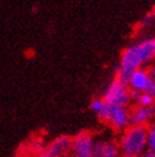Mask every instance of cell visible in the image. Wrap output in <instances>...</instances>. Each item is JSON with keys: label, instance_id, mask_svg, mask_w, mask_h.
Instances as JSON below:
<instances>
[{"label": "cell", "instance_id": "cell-15", "mask_svg": "<svg viewBox=\"0 0 155 157\" xmlns=\"http://www.w3.org/2000/svg\"><path fill=\"white\" fill-rule=\"evenodd\" d=\"M144 92L149 93L150 96H153L155 98V81L153 79V78H150V81H149V83H148V86H146Z\"/></svg>", "mask_w": 155, "mask_h": 157}, {"label": "cell", "instance_id": "cell-10", "mask_svg": "<svg viewBox=\"0 0 155 157\" xmlns=\"http://www.w3.org/2000/svg\"><path fill=\"white\" fill-rule=\"evenodd\" d=\"M150 72L145 70L142 68H139L136 69L135 72L131 75V79H130V84L128 87L134 91H140V92H144L146 86H148L149 81H150Z\"/></svg>", "mask_w": 155, "mask_h": 157}, {"label": "cell", "instance_id": "cell-13", "mask_svg": "<svg viewBox=\"0 0 155 157\" xmlns=\"http://www.w3.org/2000/svg\"><path fill=\"white\" fill-rule=\"evenodd\" d=\"M148 148L155 150V123L148 128Z\"/></svg>", "mask_w": 155, "mask_h": 157}, {"label": "cell", "instance_id": "cell-1", "mask_svg": "<svg viewBox=\"0 0 155 157\" xmlns=\"http://www.w3.org/2000/svg\"><path fill=\"white\" fill-rule=\"evenodd\" d=\"M118 146L123 156L140 157L148 147V128L142 125H130L123 130Z\"/></svg>", "mask_w": 155, "mask_h": 157}, {"label": "cell", "instance_id": "cell-17", "mask_svg": "<svg viewBox=\"0 0 155 157\" xmlns=\"http://www.w3.org/2000/svg\"><path fill=\"white\" fill-rule=\"evenodd\" d=\"M151 19H153V14H146L141 22H142V25H149V23L151 22Z\"/></svg>", "mask_w": 155, "mask_h": 157}, {"label": "cell", "instance_id": "cell-9", "mask_svg": "<svg viewBox=\"0 0 155 157\" xmlns=\"http://www.w3.org/2000/svg\"><path fill=\"white\" fill-rule=\"evenodd\" d=\"M136 48L142 65L150 64L153 60H155V38H146L140 44H137Z\"/></svg>", "mask_w": 155, "mask_h": 157}, {"label": "cell", "instance_id": "cell-5", "mask_svg": "<svg viewBox=\"0 0 155 157\" xmlns=\"http://www.w3.org/2000/svg\"><path fill=\"white\" fill-rule=\"evenodd\" d=\"M73 138L69 136H61L53 139L47 146L43 147L40 156L41 157H63L71 152Z\"/></svg>", "mask_w": 155, "mask_h": 157}, {"label": "cell", "instance_id": "cell-7", "mask_svg": "<svg viewBox=\"0 0 155 157\" xmlns=\"http://www.w3.org/2000/svg\"><path fill=\"white\" fill-rule=\"evenodd\" d=\"M154 117H155V104L151 106L137 105L135 109H132V111H130V124L146 127Z\"/></svg>", "mask_w": 155, "mask_h": 157}, {"label": "cell", "instance_id": "cell-14", "mask_svg": "<svg viewBox=\"0 0 155 157\" xmlns=\"http://www.w3.org/2000/svg\"><path fill=\"white\" fill-rule=\"evenodd\" d=\"M103 104H104V100H103V98H93V101L90 102L92 111L96 113V114H98V111H99L100 109H102Z\"/></svg>", "mask_w": 155, "mask_h": 157}, {"label": "cell", "instance_id": "cell-16", "mask_svg": "<svg viewBox=\"0 0 155 157\" xmlns=\"http://www.w3.org/2000/svg\"><path fill=\"white\" fill-rule=\"evenodd\" d=\"M140 157H155V150H151V148H148L142 152V155Z\"/></svg>", "mask_w": 155, "mask_h": 157}, {"label": "cell", "instance_id": "cell-3", "mask_svg": "<svg viewBox=\"0 0 155 157\" xmlns=\"http://www.w3.org/2000/svg\"><path fill=\"white\" fill-rule=\"evenodd\" d=\"M103 100L106 102L111 105H117V106H128L131 102L130 97V90L127 86L122 84L117 79L112 81L110 86L107 87Z\"/></svg>", "mask_w": 155, "mask_h": 157}, {"label": "cell", "instance_id": "cell-18", "mask_svg": "<svg viewBox=\"0 0 155 157\" xmlns=\"http://www.w3.org/2000/svg\"><path fill=\"white\" fill-rule=\"evenodd\" d=\"M150 75H151V78L155 81V65L153 67V69H151V72H150Z\"/></svg>", "mask_w": 155, "mask_h": 157}, {"label": "cell", "instance_id": "cell-4", "mask_svg": "<svg viewBox=\"0 0 155 157\" xmlns=\"http://www.w3.org/2000/svg\"><path fill=\"white\" fill-rule=\"evenodd\" d=\"M96 139L89 132H81L73 138L71 155L74 157H92Z\"/></svg>", "mask_w": 155, "mask_h": 157}, {"label": "cell", "instance_id": "cell-19", "mask_svg": "<svg viewBox=\"0 0 155 157\" xmlns=\"http://www.w3.org/2000/svg\"><path fill=\"white\" fill-rule=\"evenodd\" d=\"M63 157H74L71 153H69V155H65V156H63Z\"/></svg>", "mask_w": 155, "mask_h": 157}, {"label": "cell", "instance_id": "cell-8", "mask_svg": "<svg viewBox=\"0 0 155 157\" xmlns=\"http://www.w3.org/2000/svg\"><path fill=\"white\" fill-rule=\"evenodd\" d=\"M121 150L118 143L113 140H96L92 157H120Z\"/></svg>", "mask_w": 155, "mask_h": 157}, {"label": "cell", "instance_id": "cell-6", "mask_svg": "<svg viewBox=\"0 0 155 157\" xmlns=\"http://www.w3.org/2000/svg\"><path fill=\"white\" fill-rule=\"evenodd\" d=\"M111 105V104H110ZM113 130L123 132L130 127V111L127 106H117L111 105L110 109V116L106 121Z\"/></svg>", "mask_w": 155, "mask_h": 157}, {"label": "cell", "instance_id": "cell-2", "mask_svg": "<svg viewBox=\"0 0 155 157\" xmlns=\"http://www.w3.org/2000/svg\"><path fill=\"white\" fill-rule=\"evenodd\" d=\"M142 63L140 59V55L137 52L136 45H131L128 48H126L121 54V59H120V65L116 69V78L118 82L122 84H125L128 87L131 75L135 72L136 69L141 68Z\"/></svg>", "mask_w": 155, "mask_h": 157}, {"label": "cell", "instance_id": "cell-11", "mask_svg": "<svg viewBox=\"0 0 155 157\" xmlns=\"http://www.w3.org/2000/svg\"><path fill=\"white\" fill-rule=\"evenodd\" d=\"M135 102L137 105H140V106H151V105L155 104V98L146 92H139Z\"/></svg>", "mask_w": 155, "mask_h": 157}, {"label": "cell", "instance_id": "cell-12", "mask_svg": "<svg viewBox=\"0 0 155 157\" xmlns=\"http://www.w3.org/2000/svg\"><path fill=\"white\" fill-rule=\"evenodd\" d=\"M110 109H111V105L104 101V104H103L102 109H100L99 111H98V114H97L100 121H103V123H106V121H107L108 116H110Z\"/></svg>", "mask_w": 155, "mask_h": 157}, {"label": "cell", "instance_id": "cell-20", "mask_svg": "<svg viewBox=\"0 0 155 157\" xmlns=\"http://www.w3.org/2000/svg\"><path fill=\"white\" fill-rule=\"evenodd\" d=\"M122 157H131V156H123V155H122Z\"/></svg>", "mask_w": 155, "mask_h": 157}]
</instances>
